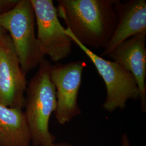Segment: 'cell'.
I'll return each mask as SVG.
<instances>
[{"mask_svg":"<svg viewBox=\"0 0 146 146\" xmlns=\"http://www.w3.org/2000/svg\"><path fill=\"white\" fill-rule=\"evenodd\" d=\"M50 146H76L72 143L66 142H58L55 143L54 142L52 145Z\"/></svg>","mask_w":146,"mask_h":146,"instance_id":"obj_13","label":"cell"},{"mask_svg":"<svg viewBox=\"0 0 146 146\" xmlns=\"http://www.w3.org/2000/svg\"><path fill=\"white\" fill-rule=\"evenodd\" d=\"M37 28L36 39L40 52L54 62L68 57L73 41L58 19L52 0H31Z\"/></svg>","mask_w":146,"mask_h":146,"instance_id":"obj_5","label":"cell"},{"mask_svg":"<svg viewBox=\"0 0 146 146\" xmlns=\"http://www.w3.org/2000/svg\"><path fill=\"white\" fill-rule=\"evenodd\" d=\"M121 144V146H131V142L127 134L124 133L122 136Z\"/></svg>","mask_w":146,"mask_h":146,"instance_id":"obj_12","label":"cell"},{"mask_svg":"<svg viewBox=\"0 0 146 146\" xmlns=\"http://www.w3.org/2000/svg\"><path fill=\"white\" fill-rule=\"evenodd\" d=\"M7 33V31H6L5 29L2 27V26H1V24H0V36H1L2 34H3L4 33Z\"/></svg>","mask_w":146,"mask_h":146,"instance_id":"obj_14","label":"cell"},{"mask_svg":"<svg viewBox=\"0 0 146 146\" xmlns=\"http://www.w3.org/2000/svg\"><path fill=\"white\" fill-rule=\"evenodd\" d=\"M118 23L110 41L100 56H108L115 48L131 36L146 32V1L118 0L115 5Z\"/></svg>","mask_w":146,"mask_h":146,"instance_id":"obj_9","label":"cell"},{"mask_svg":"<svg viewBox=\"0 0 146 146\" xmlns=\"http://www.w3.org/2000/svg\"><path fill=\"white\" fill-rule=\"evenodd\" d=\"M26 74L7 32L0 36V103L23 110L27 88Z\"/></svg>","mask_w":146,"mask_h":146,"instance_id":"obj_7","label":"cell"},{"mask_svg":"<svg viewBox=\"0 0 146 146\" xmlns=\"http://www.w3.org/2000/svg\"><path fill=\"white\" fill-rule=\"evenodd\" d=\"M35 22L31 0H20L10 11L0 14V24L11 37L26 75L44 59L38 47Z\"/></svg>","mask_w":146,"mask_h":146,"instance_id":"obj_3","label":"cell"},{"mask_svg":"<svg viewBox=\"0 0 146 146\" xmlns=\"http://www.w3.org/2000/svg\"><path fill=\"white\" fill-rule=\"evenodd\" d=\"M27 88L24 111L34 146H50L56 136L49 131L50 116L56 106L55 89L50 76L52 64L44 59Z\"/></svg>","mask_w":146,"mask_h":146,"instance_id":"obj_2","label":"cell"},{"mask_svg":"<svg viewBox=\"0 0 146 146\" xmlns=\"http://www.w3.org/2000/svg\"><path fill=\"white\" fill-rule=\"evenodd\" d=\"M66 32L94 64L104 81L107 95L103 107L111 113L117 109L123 110L130 100L140 99V92L135 79L129 72L114 61H109L97 55L75 38L68 29Z\"/></svg>","mask_w":146,"mask_h":146,"instance_id":"obj_4","label":"cell"},{"mask_svg":"<svg viewBox=\"0 0 146 146\" xmlns=\"http://www.w3.org/2000/svg\"><path fill=\"white\" fill-rule=\"evenodd\" d=\"M19 1L0 0V14L10 11L17 3Z\"/></svg>","mask_w":146,"mask_h":146,"instance_id":"obj_11","label":"cell"},{"mask_svg":"<svg viewBox=\"0 0 146 146\" xmlns=\"http://www.w3.org/2000/svg\"><path fill=\"white\" fill-rule=\"evenodd\" d=\"M118 0H58V17L78 42L89 49L107 45L118 23Z\"/></svg>","mask_w":146,"mask_h":146,"instance_id":"obj_1","label":"cell"},{"mask_svg":"<svg viewBox=\"0 0 146 146\" xmlns=\"http://www.w3.org/2000/svg\"><path fill=\"white\" fill-rule=\"evenodd\" d=\"M146 32L122 42L108 56L133 75L140 92L141 110L146 111Z\"/></svg>","mask_w":146,"mask_h":146,"instance_id":"obj_8","label":"cell"},{"mask_svg":"<svg viewBox=\"0 0 146 146\" xmlns=\"http://www.w3.org/2000/svg\"><path fill=\"white\" fill-rule=\"evenodd\" d=\"M86 64L83 61L52 65L50 76L56 99L54 111L58 123L64 125L81 113L78 102L82 73Z\"/></svg>","mask_w":146,"mask_h":146,"instance_id":"obj_6","label":"cell"},{"mask_svg":"<svg viewBox=\"0 0 146 146\" xmlns=\"http://www.w3.org/2000/svg\"><path fill=\"white\" fill-rule=\"evenodd\" d=\"M31 142L24 111L0 103V146H29Z\"/></svg>","mask_w":146,"mask_h":146,"instance_id":"obj_10","label":"cell"}]
</instances>
